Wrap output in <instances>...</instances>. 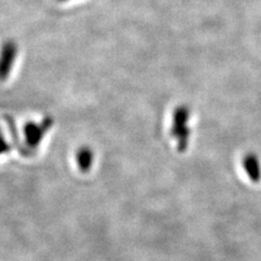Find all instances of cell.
<instances>
[{"label":"cell","instance_id":"1","mask_svg":"<svg viewBox=\"0 0 261 261\" xmlns=\"http://www.w3.org/2000/svg\"><path fill=\"white\" fill-rule=\"evenodd\" d=\"M191 118V110L186 105L176 107L172 116V125H171V136L176 141L178 152H185L190 144L191 128L187 125Z\"/></svg>","mask_w":261,"mask_h":261},{"label":"cell","instance_id":"2","mask_svg":"<svg viewBox=\"0 0 261 261\" xmlns=\"http://www.w3.org/2000/svg\"><path fill=\"white\" fill-rule=\"evenodd\" d=\"M54 124V120L51 118H45L40 124H35L33 122H29V123L24 126V133H25V142L28 145L29 149L36 148L42 142L43 137L47 133V130L50 128Z\"/></svg>","mask_w":261,"mask_h":261},{"label":"cell","instance_id":"3","mask_svg":"<svg viewBox=\"0 0 261 261\" xmlns=\"http://www.w3.org/2000/svg\"><path fill=\"white\" fill-rule=\"evenodd\" d=\"M18 48L12 40L6 42L0 50V81H6L9 76Z\"/></svg>","mask_w":261,"mask_h":261},{"label":"cell","instance_id":"4","mask_svg":"<svg viewBox=\"0 0 261 261\" xmlns=\"http://www.w3.org/2000/svg\"><path fill=\"white\" fill-rule=\"evenodd\" d=\"M243 168L252 182L261 181V163L258 156L254 152H248L243 158Z\"/></svg>","mask_w":261,"mask_h":261},{"label":"cell","instance_id":"5","mask_svg":"<svg viewBox=\"0 0 261 261\" xmlns=\"http://www.w3.org/2000/svg\"><path fill=\"white\" fill-rule=\"evenodd\" d=\"M77 167L82 172H88L94 162V152L89 147H81L76 152Z\"/></svg>","mask_w":261,"mask_h":261},{"label":"cell","instance_id":"6","mask_svg":"<svg viewBox=\"0 0 261 261\" xmlns=\"http://www.w3.org/2000/svg\"><path fill=\"white\" fill-rule=\"evenodd\" d=\"M10 150V146L6 142V140L4 138L3 135H0V154L8 152Z\"/></svg>","mask_w":261,"mask_h":261},{"label":"cell","instance_id":"7","mask_svg":"<svg viewBox=\"0 0 261 261\" xmlns=\"http://www.w3.org/2000/svg\"><path fill=\"white\" fill-rule=\"evenodd\" d=\"M58 2H68V0H58Z\"/></svg>","mask_w":261,"mask_h":261}]
</instances>
